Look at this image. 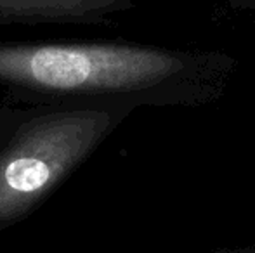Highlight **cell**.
Here are the masks:
<instances>
[{
    "instance_id": "cell-1",
    "label": "cell",
    "mask_w": 255,
    "mask_h": 253,
    "mask_svg": "<svg viewBox=\"0 0 255 253\" xmlns=\"http://www.w3.org/2000/svg\"><path fill=\"white\" fill-rule=\"evenodd\" d=\"M238 61L104 38L0 40V88L12 102L196 108L226 94Z\"/></svg>"
},
{
    "instance_id": "cell-2",
    "label": "cell",
    "mask_w": 255,
    "mask_h": 253,
    "mask_svg": "<svg viewBox=\"0 0 255 253\" xmlns=\"http://www.w3.org/2000/svg\"><path fill=\"white\" fill-rule=\"evenodd\" d=\"M132 111L120 104L0 106V233L37 213Z\"/></svg>"
},
{
    "instance_id": "cell-3",
    "label": "cell",
    "mask_w": 255,
    "mask_h": 253,
    "mask_svg": "<svg viewBox=\"0 0 255 253\" xmlns=\"http://www.w3.org/2000/svg\"><path fill=\"white\" fill-rule=\"evenodd\" d=\"M134 0H0V24H106Z\"/></svg>"
},
{
    "instance_id": "cell-4",
    "label": "cell",
    "mask_w": 255,
    "mask_h": 253,
    "mask_svg": "<svg viewBox=\"0 0 255 253\" xmlns=\"http://www.w3.org/2000/svg\"><path fill=\"white\" fill-rule=\"evenodd\" d=\"M229 7L236 10H255V0H229Z\"/></svg>"
}]
</instances>
